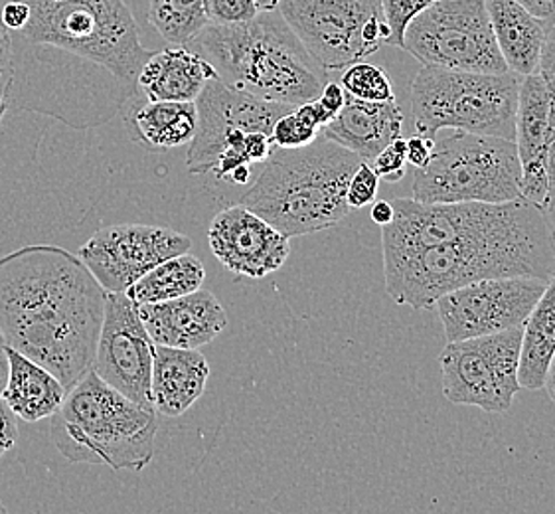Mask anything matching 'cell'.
<instances>
[{
  "label": "cell",
  "mask_w": 555,
  "mask_h": 514,
  "mask_svg": "<svg viewBox=\"0 0 555 514\" xmlns=\"http://www.w3.org/2000/svg\"><path fill=\"white\" fill-rule=\"evenodd\" d=\"M30 18L11 33L7 110L36 112L74 129L112 121L139 90L153 52L125 0H26Z\"/></svg>",
  "instance_id": "1"
},
{
  "label": "cell",
  "mask_w": 555,
  "mask_h": 514,
  "mask_svg": "<svg viewBox=\"0 0 555 514\" xmlns=\"http://www.w3.org/2000/svg\"><path fill=\"white\" fill-rule=\"evenodd\" d=\"M107 291L81 257L36 244L0 257V331L4 345L74 388L89 370L100 338Z\"/></svg>",
  "instance_id": "2"
},
{
  "label": "cell",
  "mask_w": 555,
  "mask_h": 514,
  "mask_svg": "<svg viewBox=\"0 0 555 514\" xmlns=\"http://www.w3.org/2000/svg\"><path fill=\"white\" fill-rule=\"evenodd\" d=\"M386 291L411 309H434L449 291L489 278H542L555 273V247L544 210L489 234L467 235L437 246L384 252Z\"/></svg>",
  "instance_id": "3"
},
{
  "label": "cell",
  "mask_w": 555,
  "mask_h": 514,
  "mask_svg": "<svg viewBox=\"0 0 555 514\" xmlns=\"http://www.w3.org/2000/svg\"><path fill=\"white\" fill-rule=\"evenodd\" d=\"M189 48L228 86L291 107L317 100L328 81L279 11L247 23L206 24Z\"/></svg>",
  "instance_id": "4"
},
{
  "label": "cell",
  "mask_w": 555,
  "mask_h": 514,
  "mask_svg": "<svg viewBox=\"0 0 555 514\" xmlns=\"http://www.w3.org/2000/svg\"><path fill=\"white\" fill-rule=\"evenodd\" d=\"M362 163L364 158L322 134L300 149L278 146L240 204L289 240L317 234L345 220L346 189Z\"/></svg>",
  "instance_id": "5"
},
{
  "label": "cell",
  "mask_w": 555,
  "mask_h": 514,
  "mask_svg": "<svg viewBox=\"0 0 555 514\" xmlns=\"http://www.w3.org/2000/svg\"><path fill=\"white\" fill-rule=\"evenodd\" d=\"M155 408L133 402L89 370L50 417V436L69 463L139 471L155 458Z\"/></svg>",
  "instance_id": "6"
},
{
  "label": "cell",
  "mask_w": 555,
  "mask_h": 514,
  "mask_svg": "<svg viewBox=\"0 0 555 514\" xmlns=\"http://www.w3.org/2000/svg\"><path fill=\"white\" fill-rule=\"evenodd\" d=\"M522 76L423 66L411 83L415 131L435 137L443 129L516 139Z\"/></svg>",
  "instance_id": "7"
},
{
  "label": "cell",
  "mask_w": 555,
  "mask_h": 514,
  "mask_svg": "<svg viewBox=\"0 0 555 514\" xmlns=\"http://www.w3.org/2000/svg\"><path fill=\"white\" fill-rule=\"evenodd\" d=\"M434 155L413 175V201L423 204L522 201V167L514 141L443 129Z\"/></svg>",
  "instance_id": "8"
},
{
  "label": "cell",
  "mask_w": 555,
  "mask_h": 514,
  "mask_svg": "<svg viewBox=\"0 0 555 514\" xmlns=\"http://www.w3.org/2000/svg\"><path fill=\"white\" fill-rule=\"evenodd\" d=\"M278 11L328 76L389 42L382 0H279Z\"/></svg>",
  "instance_id": "9"
},
{
  "label": "cell",
  "mask_w": 555,
  "mask_h": 514,
  "mask_svg": "<svg viewBox=\"0 0 555 514\" xmlns=\"http://www.w3.org/2000/svg\"><path fill=\"white\" fill-rule=\"evenodd\" d=\"M403 50L423 66L504 74L487 0H437L405 28Z\"/></svg>",
  "instance_id": "10"
},
{
  "label": "cell",
  "mask_w": 555,
  "mask_h": 514,
  "mask_svg": "<svg viewBox=\"0 0 555 514\" xmlns=\"http://www.w3.org/2000/svg\"><path fill=\"white\" fill-rule=\"evenodd\" d=\"M522 326L447 343L439 355L444 398L489 414L508 412L522 390L518 382Z\"/></svg>",
  "instance_id": "11"
},
{
  "label": "cell",
  "mask_w": 555,
  "mask_h": 514,
  "mask_svg": "<svg viewBox=\"0 0 555 514\" xmlns=\"http://www.w3.org/2000/svg\"><path fill=\"white\" fill-rule=\"evenodd\" d=\"M393 220L382 230L384 252L437 246L456 237L489 234L518 224L540 210L530 202L506 204L455 202V204H423L413 198H396Z\"/></svg>",
  "instance_id": "12"
},
{
  "label": "cell",
  "mask_w": 555,
  "mask_h": 514,
  "mask_svg": "<svg viewBox=\"0 0 555 514\" xmlns=\"http://www.w3.org/2000/svg\"><path fill=\"white\" fill-rule=\"evenodd\" d=\"M547 281L522 275L489 278L444 293L434 309L443 323L447 343L522 326Z\"/></svg>",
  "instance_id": "13"
},
{
  "label": "cell",
  "mask_w": 555,
  "mask_h": 514,
  "mask_svg": "<svg viewBox=\"0 0 555 514\" xmlns=\"http://www.w3.org/2000/svg\"><path fill=\"white\" fill-rule=\"evenodd\" d=\"M189 235L163 226H103L79 247L78 256L107 293L127 291L168 257L186 254Z\"/></svg>",
  "instance_id": "14"
},
{
  "label": "cell",
  "mask_w": 555,
  "mask_h": 514,
  "mask_svg": "<svg viewBox=\"0 0 555 514\" xmlns=\"http://www.w3.org/2000/svg\"><path fill=\"white\" fill-rule=\"evenodd\" d=\"M194 103L198 124L186 155L190 175L211 172L228 139L240 133L271 134L279 117L293 110L235 90L220 78H211Z\"/></svg>",
  "instance_id": "15"
},
{
  "label": "cell",
  "mask_w": 555,
  "mask_h": 514,
  "mask_svg": "<svg viewBox=\"0 0 555 514\" xmlns=\"http://www.w3.org/2000/svg\"><path fill=\"white\" fill-rule=\"evenodd\" d=\"M153 360L155 343L141 321L139 307L125 291L107 293L91 370L133 402L153 408Z\"/></svg>",
  "instance_id": "16"
},
{
  "label": "cell",
  "mask_w": 555,
  "mask_h": 514,
  "mask_svg": "<svg viewBox=\"0 0 555 514\" xmlns=\"http://www.w3.org/2000/svg\"><path fill=\"white\" fill-rule=\"evenodd\" d=\"M211 254L235 275L263 280L285 266L289 237L242 204L225 208L208 230Z\"/></svg>",
  "instance_id": "17"
},
{
  "label": "cell",
  "mask_w": 555,
  "mask_h": 514,
  "mask_svg": "<svg viewBox=\"0 0 555 514\" xmlns=\"http://www.w3.org/2000/svg\"><path fill=\"white\" fill-rule=\"evenodd\" d=\"M139 314L153 343L160 347L198 350L228 326L222 303L202 287L177 299L139 305Z\"/></svg>",
  "instance_id": "18"
},
{
  "label": "cell",
  "mask_w": 555,
  "mask_h": 514,
  "mask_svg": "<svg viewBox=\"0 0 555 514\" xmlns=\"http://www.w3.org/2000/svg\"><path fill=\"white\" fill-rule=\"evenodd\" d=\"M550 125V91L538 72L524 76L516 112V149L522 167V201L545 210L550 202L545 137Z\"/></svg>",
  "instance_id": "19"
},
{
  "label": "cell",
  "mask_w": 555,
  "mask_h": 514,
  "mask_svg": "<svg viewBox=\"0 0 555 514\" xmlns=\"http://www.w3.org/2000/svg\"><path fill=\"white\" fill-rule=\"evenodd\" d=\"M403 113L398 101H364L348 95L343 112L321 129L322 137L372 163L401 137Z\"/></svg>",
  "instance_id": "20"
},
{
  "label": "cell",
  "mask_w": 555,
  "mask_h": 514,
  "mask_svg": "<svg viewBox=\"0 0 555 514\" xmlns=\"http://www.w3.org/2000/svg\"><path fill=\"white\" fill-rule=\"evenodd\" d=\"M210 378V364L198 350L155 345L151 400L167 417L189 412L201 400Z\"/></svg>",
  "instance_id": "21"
},
{
  "label": "cell",
  "mask_w": 555,
  "mask_h": 514,
  "mask_svg": "<svg viewBox=\"0 0 555 514\" xmlns=\"http://www.w3.org/2000/svg\"><path fill=\"white\" fill-rule=\"evenodd\" d=\"M211 78L218 74L210 62L189 46H170L153 52L137 83L149 101H196Z\"/></svg>",
  "instance_id": "22"
},
{
  "label": "cell",
  "mask_w": 555,
  "mask_h": 514,
  "mask_svg": "<svg viewBox=\"0 0 555 514\" xmlns=\"http://www.w3.org/2000/svg\"><path fill=\"white\" fill-rule=\"evenodd\" d=\"M487 11L500 54L511 72L522 78L538 72L550 24L533 16L516 0H487Z\"/></svg>",
  "instance_id": "23"
},
{
  "label": "cell",
  "mask_w": 555,
  "mask_h": 514,
  "mask_svg": "<svg viewBox=\"0 0 555 514\" xmlns=\"http://www.w3.org/2000/svg\"><path fill=\"white\" fill-rule=\"evenodd\" d=\"M9 350V382L2 400L18 420L36 424L56 414L66 400V386L50 370L24 357L18 350Z\"/></svg>",
  "instance_id": "24"
},
{
  "label": "cell",
  "mask_w": 555,
  "mask_h": 514,
  "mask_svg": "<svg viewBox=\"0 0 555 514\" xmlns=\"http://www.w3.org/2000/svg\"><path fill=\"white\" fill-rule=\"evenodd\" d=\"M555 352V273L547 281L522 326L518 382L524 390H544L545 374Z\"/></svg>",
  "instance_id": "25"
},
{
  "label": "cell",
  "mask_w": 555,
  "mask_h": 514,
  "mask_svg": "<svg viewBox=\"0 0 555 514\" xmlns=\"http://www.w3.org/2000/svg\"><path fill=\"white\" fill-rule=\"evenodd\" d=\"M131 124L139 143L165 153L189 145L196 133L198 112L194 101H149L133 113Z\"/></svg>",
  "instance_id": "26"
},
{
  "label": "cell",
  "mask_w": 555,
  "mask_h": 514,
  "mask_svg": "<svg viewBox=\"0 0 555 514\" xmlns=\"http://www.w3.org/2000/svg\"><path fill=\"white\" fill-rule=\"evenodd\" d=\"M204 280L206 269L201 259L186 252L160 261L151 271H146L141 280L134 281L125 293L139 307L189 295L192 291L201 290Z\"/></svg>",
  "instance_id": "27"
},
{
  "label": "cell",
  "mask_w": 555,
  "mask_h": 514,
  "mask_svg": "<svg viewBox=\"0 0 555 514\" xmlns=\"http://www.w3.org/2000/svg\"><path fill=\"white\" fill-rule=\"evenodd\" d=\"M149 24L170 46H189L208 24L206 0H151Z\"/></svg>",
  "instance_id": "28"
},
{
  "label": "cell",
  "mask_w": 555,
  "mask_h": 514,
  "mask_svg": "<svg viewBox=\"0 0 555 514\" xmlns=\"http://www.w3.org/2000/svg\"><path fill=\"white\" fill-rule=\"evenodd\" d=\"M322 124L314 101L300 103L293 107L291 112L279 117L273 131H271V141L273 146L279 149H300V146L311 145L312 141L321 134Z\"/></svg>",
  "instance_id": "29"
},
{
  "label": "cell",
  "mask_w": 555,
  "mask_h": 514,
  "mask_svg": "<svg viewBox=\"0 0 555 514\" xmlns=\"http://www.w3.org/2000/svg\"><path fill=\"white\" fill-rule=\"evenodd\" d=\"M340 86L356 100L396 101V91L391 88L386 69L367 64L366 60L345 67Z\"/></svg>",
  "instance_id": "30"
},
{
  "label": "cell",
  "mask_w": 555,
  "mask_h": 514,
  "mask_svg": "<svg viewBox=\"0 0 555 514\" xmlns=\"http://www.w3.org/2000/svg\"><path fill=\"white\" fill-rule=\"evenodd\" d=\"M434 2L437 0H382V9L389 28L388 44L401 48L408 24Z\"/></svg>",
  "instance_id": "31"
},
{
  "label": "cell",
  "mask_w": 555,
  "mask_h": 514,
  "mask_svg": "<svg viewBox=\"0 0 555 514\" xmlns=\"http://www.w3.org/2000/svg\"><path fill=\"white\" fill-rule=\"evenodd\" d=\"M370 165L376 170L379 180L389 182V184L400 182L405 177V167H408V143H405V139L403 137L393 139Z\"/></svg>",
  "instance_id": "32"
},
{
  "label": "cell",
  "mask_w": 555,
  "mask_h": 514,
  "mask_svg": "<svg viewBox=\"0 0 555 514\" xmlns=\"http://www.w3.org/2000/svg\"><path fill=\"white\" fill-rule=\"evenodd\" d=\"M379 177L370 163H362L356 168L346 189L348 208H364L378 198Z\"/></svg>",
  "instance_id": "33"
},
{
  "label": "cell",
  "mask_w": 555,
  "mask_h": 514,
  "mask_svg": "<svg viewBox=\"0 0 555 514\" xmlns=\"http://www.w3.org/2000/svg\"><path fill=\"white\" fill-rule=\"evenodd\" d=\"M257 14L256 0H206L208 24L247 23Z\"/></svg>",
  "instance_id": "34"
},
{
  "label": "cell",
  "mask_w": 555,
  "mask_h": 514,
  "mask_svg": "<svg viewBox=\"0 0 555 514\" xmlns=\"http://www.w3.org/2000/svg\"><path fill=\"white\" fill-rule=\"evenodd\" d=\"M346 100H348V93H346L345 88L340 86V81H326L324 83V88H322L321 95L317 98L314 101V105H317V112H319V117H321L322 127L326 124H331L333 119L338 117V113L343 112V107L346 105Z\"/></svg>",
  "instance_id": "35"
},
{
  "label": "cell",
  "mask_w": 555,
  "mask_h": 514,
  "mask_svg": "<svg viewBox=\"0 0 555 514\" xmlns=\"http://www.w3.org/2000/svg\"><path fill=\"white\" fill-rule=\"evenodd\" d=\"M538 74L544 79L545 88L550 91V101L555 107V23L547 28V34H545L542 54L538 62Z\"/></svg>",
  "instance_id": "36"
},
{
  "label": "cell",
  "mask_w": 555,
  "mask_h": 514,
  "mask_svg": "<svg viewBox=\"0 0 555 514\" xmlns=\"http://www.w3.org/2000/svg\"><path fill=\"white\" fill-rule=\"evenodd\" d=\"M12 40L11 33L0 23V107L7 105V93L12 83Z\"/></svg>",
  "instance_id": "37"
},
{
  "label": "cell",
  "mask_w": 555,
  "mask_h": 514,
  "mask_svg": "<svg viewBox=\"0 0 555 514\" xmlns=\"http://www.w3.org/2000/svg\"><path fill=\"white\" fill-rule=\"evenodd\" d=\"M18 415L12 412L7 402L0 398V458H4L18 441Z\"/></svg>",
  "instance_id": "38"
},
{
  "label": "cell",
  "mask_w": 555,
  "mask_h": 514,
  "mask_svg": "<svg viewBox=\"0 0 555 514\" xmlns=\"http://www.w3.org/2000/svg\"><path fill=\"white\" fill-rule=\"evenodd\" d=\"M30 18V7L26 0H9L0 12V23L9 33H21Z\"/></svg>",
  "instance_id": "39"
},
{
  "label": "cell",
  "mask_w": 555,
  "mask_h": 514,
  "mask_svg": "<svg viewBox=\"0 0 555 514\" xmlns=\"http://www.w3.org/2000/svg\"><path fill=\"white\" fill-rule=\"evenodd\" d=\"M405 143H408V165L415 168L425 167L434 155L435 137L417 133L411 139H405Z\"/></svg>",
  "instance_id": "40"
},
{
  "label": "cell",
  "mask_w": 555,
  "mask_h": 514,
  "mask_svg": "<svg viewBox=\"0 0 555 514\" xmlns=\"http://www.w3.org/2000/svg\"><path fill=\"white\" fill-rule=\"evenodd\" d=\"M545 151H547V179H550V196L555 192V107L550 101V125L545 137Z\"/></svg>",
  "instance_id": "41"
},
{
  "label": "cell",
  "mask_w": 555,
  "mask_h": 514,
  "mask_svg": "<svg viewBox=\"0 0 555 514\" xmlns=\"http://www.w3.org/2000/svg\"><path fill=\"white\" fill-rule=\"evenodd\" d=\"M516 2H520L526 11L532 12L533 16H538L550 26L555 23V0H516Z\"/></svg>",
  "instance_id": "42"
},
{
  "label": "cell",
  "mask_w": 555,
  "mask_h": 514,
  "mask_svg": "<svg viewBox=\"0 0 555 514\" xmlns=\"http://www.w3.org/2000/svg\"><path fill=\"white\" fill-rule=\"evenodd\" d=\"M393 204L388 201H376L372 202V213H370V218H372V222L374 224L388 226L391 224V220H393Z\"/></svg>",
  "instance_id": "43"
},
{
  "label": "cell",
  "mask_w": 555,
  "mask_h": 514,
  "mask_svg": "<svg viewBox=\"0 0 555 514\" xmlns=\"http://www.w3.org/2000/svg\"><path fill=\"white\" fill-rule=\"evenodd\" d=\"M7 382H9V350L7 345H0V398L7 388Z\"/></svg>",
  "instance_id": "44"
},
{
  "label": "cell",
  "mask_w": 555,
  "mask_h": 514,
  "mask_svg": "<svg viewBox=\"0 0 555 514\" xmlns=\"http://www.w3.org/2000/svg\"><path fill=\"white\" fill-rule=\"evenodd\" d=\"M545 391L550 396V400L555 403V352L552 360H550V367H547V374H545L544 382Z\"/></svg>",
  "instance_id": "45"
},
{
  "label": "cell",
  "mask_w": 555,
  "mask_h": 514,
  "mask_svg": "<svg viewBox=\"0 0 555 514\" xmlns=\"http://www.w3.org/2000/svg\"><path fill=\"white\" fill-rule=\"evenodd\" d=\"M251 179V168L249 167H237L234 172L230 175V179L234 184H247Z\"/></svg>",
  "instance_id": "46"
},
{
  "label": "cell",
  "mask_w": 555,
  "mask_h": 514,
  "mask_svg": "<svg viewBox=\"0 0 555 514\" xmlns=\"http://www.w3.org/2000/svg\"><path fill=\"white\" fill-rule=\"evenodd\" d=\"M259 12L278 11L279 0H256Z\"/></svg>",
  "instance_id": "47"
},
{
  "label": "cell",
  "mask_w": 555,
  "mask_h": 514,
  "mask_svg": "<svg viewBox=\"0 0 555 514\" xmlns=\"http://www.w3.org/2000/svg\"><path fill=\"white\" fill-rule=\"evenodd\" d=\"M7 113H9L7 105H2V107H0V125H2V119H4V115H7Z\"/></svg>",
  "instance_id": "48"
},
{
  "label": "cell",
  "mask_w": 555,
  "mask_h": 514,
  "mask_svg": "<svg viewBox=\"0 0 555 514\" xmlns=\"http://www.w3.org/2000/svg\"><path fill=\"white\" fill-rule=\"evenodd\" d=\"M4 513H7V506H4V504H2V501H0V514Z\"/></svg>",
  "instance_id": "49"
},
{
  "label": "cell",
  "mask_w": 555,
  "mask_h": 514,
  "mask_svg": "<svg viewBox=\"0 0 555 514\" xmlns=\"http://www.w3.org/2000/svg\"><path fill=\"white\" fill-rule=\"evenodd\" d=\"M0 345H4V335H2V331H0Z\"/></svg>",
  "instance_id": "50"
}]
</instances>
